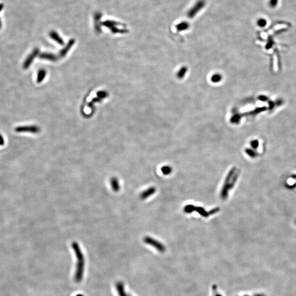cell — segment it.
I'll use <instances>...</instances> for the list:
<instances>
[{"label": "cell", "mask_w": 296, "mask_h": 296, "mask_svg": "<svg viewBox=\"0 0 296 296\" xmlns=\"http://www.w3.org/2000/svg\"><path fill=\"white\" fill-rule=\"evenodd\" d=\"M39 58L42 59L47 60L52 62H56L58 60V57L56 55L49 53H42L39 55Z\"/></svg>", "instance_id": "8fae6325"}, {"label": "cell", "mask_w": 296, "mask_h": 296, "mask_svg": "<svg viewBox=\"0 0 296 296\" xmlns=\"http://www.w3.org/2000/svg\"><path fill=\"white\" fill-rule=\"evenodd\" d=\"M46 75V71L44 69H41L38 71L37 78V83H40L43 81Z\"/></svg>", "instance_id": "e0dca14e"}, {"label": "cell", "mask_w": 296, "mask_h": 296, "mask_svg": "<svg viewBox=\"0 0 296 296\" xmlns=\"http://www.w3.org/2000/svg\"><path fill=\"white\" fill-rule=\"evenodd\" d=\"M219 211H220L219 208H215L212 210H210L209 212H207L206 211L205 208L193 205H186L184 208V211L186 213H191L192 212L195 211L198 212L202 217H204L205 218H207L210 216L217 213Z\"/></svg>", "instance_id": "3957f363"}, {"label": "cell", "mask_w": 296, "mask_h": 296, "mask_svg": "<svg viewBox=\"0 0 296 296\" xmlns=\"http://www.w3.org/2000/svg\"><path fill=\"white\" fill-rule=\"evenodd\" d=\"M240 174V171L233 167L228 173L221 191L220 196L223 200H226L229 196V193L234 188Z\"/></svg>", "instance_id": "6da1fadb"}, {"label": "cell", "mask_w": 296, "mask_h": 296, "mask_svg": "<svg viewBox=\"0 0 296 296\" xmlns=\"http://www.w3.org/2000/svg\"><path fill=\"white\" fill-rule=\"evenodd\" d=\"M205 5L206 2L204 0H199L188 11L187 16L190 19L193 18L205 7Z\"/></svg>", "instance_id": "5b68a950"}, {"label": "cell", "mask_w": 296, "mask_h": 296, "mask_svg": "<svg viewBox=\"0 0 296 296\" xmlns=\"http://www.w3.org/2000/svg\"></svg>", "instance_id": "f546056e"}, {"label": "cell", "mask_w": 296, "mask_h": 296, "mask_svg": "<svg viewBox=\"0 0 296 296\" xmlns=\"http://www.w3.org/2000/svg\"><path fill=\"white\" fill-rule=\"evenodd\" d=\"M219 79H220V77L219 76H214L213 78V80L214 81H218L219 80Z\"/></svg>", "instance_id": "cb8c5ba5"}, {"label": "cell", "mask_w": 296, "mask_h": 296, "mask_svg": "<svg viewBox=\"0 0 296 296\" xmlns=\"http://www.w3.org/2000/svg\"><path fill=\"white\" fill-rule=\"evenodd\" d=\"M216 296H222V295H219V294H217V295H216Z\"/></svg>", "instance_id": "f1b7e54d"}, {"label": "cell", "mask_w": 296, "mask_h": 296, "mask_svg": "<svg viewBox=\"0 0 296 296\" xmlns=\"http://www.w3.org/2000/svg\"><path fill=\"white\" fill-rule=\"evenodd\" d=\"M16 132H30L33 133H37L40 131V128L36 126H19L15 128Z\"/></svg>", "instance_id": "ba28073f"}, {"label": "cell", "mask_w": 296, "mask_h": 296, "mask_svg": "<svg viewBox=\"0 0 296 296\" xmlns=\"http://www.w3.org/2000/svg\"><path fill=\"white\" fill-rule=\"evenodd\" d=\"M97 97L100 99H102L106 98L107 96L108 95V94H107V92L106 91H104V90L99 91L98 92H97Z\"/></svg>", "instance_id": "d6986e66"}, {"label": "cell", "mask_w": 296, "mask_h": 296, "mask_svg": "<svg viewBox=\"0 0 296 296\" xmlns=\"http://www.w3.org/2000/svg\"></svg>", "instance_id": "4dcf8cb0"}, {"label": "cell", "mask_w": 296, "mask_h": 296, "mask_svg": "<svg viewBox=\"0 0 296 296\" xmlns=\"http://www.w3.org/2000/svg\"><path fill=\"white\" fill-rule=\"evenodd\" d=\"M75 42V41L74 39H71L70 41L68 42V44L66 45V46H65V47L60 51V52L59 53L60 57H64L65 56L67 53H68V52L69 51V50L74 45Z\"/></svg>", "instance_id": "30bf717a"}, {"label": "cell", "mask_w": 296, "mask_h": 296, "mask_svg": "<svg viewBox=\"0 0 296 296\" xmlns=\"http://www.w3.org/2000/svg\"><path fill=\"white\" fill-rule=\"evenodd\" d=\"M101 17H102V14L100 13H97L95 14V15L94 16L95 30L98 33L101 32L100 25H102L101 24H99Z\"/></svg>", "instance_id": "4fadbf2b"}, {"label": "cell", "mask_w": 296, "mask_h": 296, "mask_svg": "<svg viewBox=\"0 0 296 296\" xmlns=\"http://www.w3.org/2000/svg\"><path fill=\"white\" fill-rule=\"evenodd\" d=\"M110 185H111V188L114 192H118L119 191L120 189L119 183L118 179L116 178L112 177V178H111Z\"/></svg>", "instance_id": "9a60e30c"}, {"label": "cell", "mask_w": 296, "mask_h": 296, "mask_svg": "<svg viewBox=\"0 0 296 296\" xmlns=\"http://www.w3.org/2000/svg\"><path fill=\"white\" fill-rule=\"evenodd\" d=\"M2 21H1V19L0 18V29L2 28Z\"/></svg>", "instance_id": "484cf974"}, {"label": "cell", "mask_w": 296, "mask_h": 296, "mask_svg": "<svg viewBox=\"0 0 296 296\" xmlns=\"http://www.w3.org/2000/svg\"><path fill=\"white\" fill-rule=\"evenodd\" d=\"M255 296H264L263 295H255Z\"/></svg>", "instance_id": "83f0119b"}, {"label": "cell", "mask_w": 296, "mask_h": 296, "mask_svg": "<svg viewBox=\"0 0 296 296\" xmlns=\"http://www.w3.org/2000/svg\"><path fill=\"white\" fill-rule=\"evenodd\" d=\"M189 24L186 21H181L176 25V29L178 31H184L189 28Z\"/></svg>", "instance_id": "2e32d148"}, {"label": "cell", "mask_w": 296, "mask_h": 296, "mask_svg": "<svg viewBox=\"0 0 296 296\" xmlns=\"http://www.w3.org/2000/svg\"><path fill=\"white\" fill-rule=\"evenodd\" d=\"M161 172L164 175H169L172 172V168L170 166H164L161 167Z\"/></svg>", "instance_id": "ac0fdd59"}, {"label": "cell", "mask_w": 296, "mask_h": 296, "mask_svg": "<svg viewBox=\"0 0 296 296\" xmlns=\"http://www.w3.org/2000/svg\"><path fill=\"white\" fill-rule=\"evenodd\" d=\"M144 243L151 246L154 247L157 251L160 252H164L166 251V247L159 241L150 236H146L144 238Z\"/></svg>", "instance_id": "8992f818"}, {"label": "cell", "mask_w": 296, "mask_h": 296, "mask_svg": "<svg viewBox=\"0 0 296 296\" xmlns=\"http://www.w3.org/2000/svg\"><path fill=\"white\" fill-rule=\"evenodd\" d=\"M257 24L260 27H264L267 25V21L264 18H260L257 21Z\"/></svg>", "instance_id": "44dd1931"}, {"label": "cell", "mask_w": 296, "mask_h": 296, "mask_svg": "<svg viewBox=\"0 0 296 296\" xmlns=\"http://www.w3.org/2000/svg\"><path fill=\"white\" fill-rule=\"evenodd\" d=\"M101 25L104 26L105 27L110 29L113 33H127L128 30L126 29H120L117 27V26L121 25V24L114 21H104L101 23Z\"/></svg>", "instance_id": "277c9868"}, {"label": "cell", "mask_w": 296, "mask_h": 296, "mask_svg": "<svg viewBox=\"0 0 296 296\" xmlns=\"http://www.w3.org/2000/svg\"><path fill=\"white\" fill-rule=\"evenodd\" d=\"M101 100H102V99L99 98L98 97L97 98H93L92 100V101L88 103V106L90 107V108H93V107L94 103H95V102H99L101 101Z\"/></svg>", "instance_id": "ffe728a7"}, {"label": "cell", "mask_w": 296, "mask_h": 296, "mask_svg": "<svg viewBox=\"0 0 296 296\" xmlns=\"http://www.w3.org/2000/svg\"><path fill=\"white\" fill-rule=\"evenodd\" d=\"M49 37H51L54 41H56L58 44L60 45H63L64 44V41L62 39L61 37L59 35L56 31H51L49 33Z\"/></svg>", "instance_id": "7c38bea8"}, {"label": "cell", "mask_w": 296, "mask_h": 296, "mask_svg": "<svg viewBox=\"0 0 296 296\" xmlns=\"http://www.w3.org/2000/svg\"><path fill=\"white\" fill-rule=\"evenodd\" d=\"M4 4L2 3L0 4V13L1 12V11L4 9Z\"/></svg>", "instance_id": "d4e9b609"}, {"label": "cell", "mask_w": 296, "mask_h": 296, "mask_svg": "<svg viewBox=\"0 0 296 296\" xmlns=\"http://www.w3.org/2000/svg\"><path fill=\"white\" fill-rule=\"evenodd\" d=\"M116 288L118 293L119 296H128L124 287V285L122 282H117L116 284Z\"/></svg>", "instance_id": "5bb4252c"}, {"label": "cell", "mask_w": 296, "mask_h": 296, "mask_svg": "<svg viewBox=\"0 0 296 296\" xmlns=\"http://www.w3.org/2000/svg\"><path fill=\"white\" fill-rule=\"evenodd\" d=\"M156 192V189L155 187L154 186L150 187L141 193L140 198L142 200H145L152 196V195H154Z\"/></svg>", "instance_id": "9c48e42d"}, {"label": "cell", "mask_w": 296, "mask_h": 296, "mask_svg": "<svg viewBox=\"0 0 296 296\" xmlns=\"http://www.w3.org/2000/svg\"><path fill=\"white\" fill-rule=\"evenodd\" d=\"M40 52V50L38 48H35L33 50V52L29 54L28 57L26 58L25 62L23 63V68L25 70L29 69V67L32 64L33 61L35 58L37 57Z\"/></svg>", "instance_id": "52a82bcc"}, {"label": "cell", "mask_w": 296, "mask_h": 296, "mask_svg": "<svg viewBox=\"0 0 296 296\" xmlns=\"http://www.w3.org/2000/svg\"><path fill=\"white\" fill-rule=\"evenodd\" d=\"M71 247L74 250L75 255L77 259L76 270L75 273V280L76 282H80L82 280L84 273V269H85L84 255L78 243L73 242L71 244Z\"/></svg>", "instance_id": "7a4b0ae2"}, {"label": "cell", "mask_w": 296, "mask_h": 296, "mask_svg": "<svg viewBox=\"0 0 296 296\" xmlns=\"http://www.w3.org/2000/svg\"><path fill=\"white\" fill-rule=\"evenodd\" d=\"M4 140L2 136L0 135V145H4Z\"/></svg>", "instance_id": "603a6c76"}, {"label": "cell", "mask_w": 296, "mask_h": 296, "mask_svg": "<svg viewBox=\"0 0 296 296\" xmlns=\"http://www.w3.org/2000/svg\"><path fill=\"white\" fill-rule=\"evenodd\" d=\"M76 296H84V295H83L82 294H78V295H77Z\"/></svg>", "instance_id": "4316f807"}, {"label": "cell", "mask_w": 296, "mask_h": 296, "mask_svg": "<svg viewBox=\"0 0 296 296\" xmlns=\"http://www.w3.org/2000/svg\"><path fill=\"white\" fill-rule=\"evenodd\" d=\"M278 4V0H269V6L270 8H274Z\"/></svg>", "instance_id": "7402d4cb"}]
</instances>
